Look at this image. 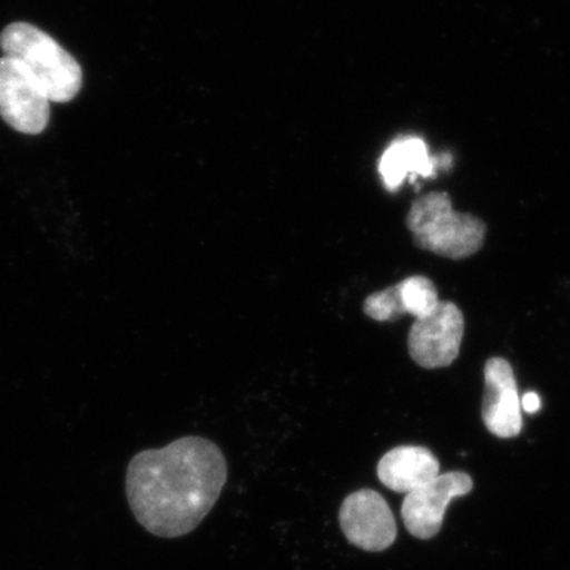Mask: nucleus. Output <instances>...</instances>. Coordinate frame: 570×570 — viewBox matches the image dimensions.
<instances>
[{
    "mask_svg": "<svg viewBox=\"0 0 570 570\" xmlns=\"http://www.w3.org/2000/svg\"><path fill=\"white\" fill-rule=\"evenodd\" d=\"M540 406H542V401H540V396L535 392H528L521 396V409L528 414H535V412L540 411Z\"/></svg>",
    "mask_w": 570,
    "mask_h": 570,
    "instance_id": "f8f14e48",
    "label": "nucleus"
},
{
    "mask_svg": "<svg viewBox=\"0 0 570 570\" xmlns=\"http://www.w3.org/2000/svg\"><path fill=\"white\" fill-rule=\"evenodd\" d=\"M472 489L474 482L466 472L452 471L439 474L436 479L406 494L401 508L404 527L420 540L436 538L450 502L466 497Z\"/></svg>",
    "mask_w": 570,
    "mask_h": 570,
    "instance_id": "423d86ee",
    "label": "nucleus"
},
{
    "mask_svg": "<svg viewBox=\"0 0 570 570\" xmlns=\"http://www.w3.org/2000/svg\"><path fill=\"white\" fill-rule=\"evenodd\" d=\"M438 288L426 276H411L392 287L367 296L363 311L367 317L377 322H395L411 314L422 318L436 309Z\"/></svg>",
    "mask_w": 570,
    "mask_h": 570,
    "instance_id": "1a4fd4ad",
    "label": "nucleus"
},
{
    "mask_svg": "<svg viewBox=\"0 0 570 570\" xmlns=\"http://www.w3.org/2000/svg\"><path fill=\"white\" fill-rule=\"evenodd\" d=\"M483 425L497 438L519 436L523 430V409L512 365L501 356H493L483 367Z\"/></svg>",
    "mask_w": 570,
    "mask_h": 570,
    "instance_id": "6e6552de",
    "label": "nucleus"
},
{
    "mask_svg": "<svg viewBox=\"0 0 570 570\" xmlns=\"http://www.w3.org/2000/svg\"><path fill=\"white\" fill-rule=\"evenodd\" d=\"M441 474V464L430 449L401 445L390 450L377 464L382 485L395 493L407 494Z\"/></svg>",
    "mask_w": 570,
    "mask_h": 570,
    "instance_id": "9d476101",
    "label": "nucleus"
},
{
    "mask_svg": "<svg viewBox=\"0 0 570 570\" xmlns=\"http://www.w3.org/2000/svg\"><path fill=\"white\" fill-rule=\"evenodd\" d=\"M436 160L430 156L426 142L420 137H397L390 142L379 160L382 181L389 190H396L407 176H431Z\"/></svg>",
    "mask_w": 570,
    "mask_h": 570,
    "instance_id": "9b49d317",
    "label": "nucleus"
},
{
    "mask_svg": "<svg viewBox=\"0 0 570 570\" xmlns=\"http://www.w3.org/2000/svg\"><path fill=\"white\" fill-rule=\"evenodd\" d=\"M340 524L352 546L374 553L390 549L397 535L392 509L374 490L348 494L341 505Z\"/></svg>",
    "mask_w": 570,
    "mask_h": 570,
    "instance_id": "0eeeda50",
    "label": "nucleus"
},
{
    "mask_svg": "<svg viewBox=\"0 0 570 570\" xmlns=\"http://www.w3.org/2000/svg\"><path fill=\"white\" fill-rule=\"evenodd\" d=\"M0 50L3 56L17 59L31 73L51 102L69 104L80 94V63L58 41L36 26L11 22L0 32Z\"/></svg>",
    "mask_w": 570,
    "mask_h": 570,
    "instance_id": "f03ea898",
    "label": "nucleus"
},
{
    "mask_svg": "<svg viewBox=\"0 0 570 570\" xmlns=\"http://www.w3.org/2000/svg\"><path fill=\"white\" fill-rule=\"evenodd\" d=\"M227 482L224 453L208 439L181 438L130 460L126 493L138 523L153 535L181 538L193 532Z\"/></svg>",
    "mask_w": 570,
    "mask_h": 570,
    "instance_id": "f257e3e1",
    "label": "nucleus"
},
{
    "mask_svg": "<svg viewBox=\"0 0 570 570\" xmlns=\"http://www.w3.org/2000/svg\"><path fill=\"white\" fill-rule=\"evenodd\" d=\"M406 225L420 249L450 261L472 257L485 243V223L474 214L455 212L448 193L419 197L409 209Z\"/></svg>",
    "mask_w": 570,
    "mask_h": 570,
    "instance_id": "7ed1b4c3",
    "label": "nucleus"
},
{
    "mask_svg": "<svg viewBox=\"0 0 570 570\" xmlns=\"http://www.w3.org/2000/svg\"><path fill=\"white\" fill-rule=\"evenodd\" d=\"M464 316L452 302H439L433 313L415 318L407 335L411 358L425 370L448 367L459 358Z\"/></svg>",
    "mask_w": 570,
    "mask_h": 570,
    "instance_id": "39448f33",
    "label": "nucleus"
},
{
    "mask_svg": "<svg viewBox=\"0 0 570 570\" xmlns=\"http://www.w3.org/2000/svg\"><path fill=\"white\" fill-rule=\"evenodd\" d=\"M0 118L11 129L39 135L51 118V100L17 59L0 58Z\"/></svg>",
    "mask_w": 570,
    "mask_h": 570,
    "instance_id": "20e7f679",
    "label": "nucleus"
}]
</instances>
